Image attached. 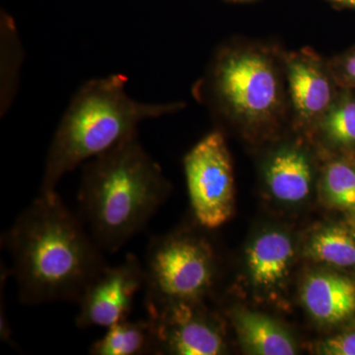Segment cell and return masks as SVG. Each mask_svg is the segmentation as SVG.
Here are the masks:
<instances>
[{"mask_svg": "<svg viewBox=\"0 0 355 355\" xmlns=\"http://www.w3.org/2000/svg\"><path fill=\"white\" fill-rule=\"evenodd\" d=\"M347 3L352 4V6H355V0H345Z\"/></svg>", "mask_w": 355, "mask_h": 355, "instance_id": "ffe728a7", "label": "cell"}, {"mask_svg": "<svg viewBox=\"0 0 355 355\" xmlns=\"http://www.w3.org/2000/svg\"><path fill=\"white\" fill-rule=\"evenodd\" d=\"M266 183L277 200L298 202L309 195L312 168L307 156L297 149L277 153L266 170Z\"/></svg>", "mask_w": 355, "mask_h": 355, "instance_id": "7c38bea8", "label": "cell"}, {"mask_svg": "<svg viewBox=\"0 0 355 355\" xmlns=\"http://www.w3.org/2000/svg\"><path fill=\"white\" fill-rule=\"evenodd\" d=\"M233 324L243 347L251 354L293 355L291 336L272 318L249 310L233 313Z\"/></svg>", "mask_w": 355, "mask_h": 355, "instance_id": "8fae6325", "label": "cell"}, {"mask_svg": "<svg viewBox=\"0 0 355 355\" xmlns=\"http://www.w3.org/2000/svg\"><path fill=\"white\" fill-rule=\"evenodd\" d=\"M308 254L322 263L349 268L355 266V239L342 228L324 229L311 240Z\"/></svg>", "mask_w": 355, "mask_h": 355, "instance_id": "9a60e30c", "label": "cell"}, {"mask_svg": "<svg viewBox=\"0 0 355 355\" xmlns=\"http://www.w3.org/2000/svg\"><path fill=\"white\" fill-rule=\"evenodd\" d=\"M123 74L92 79L72 98L51 141L41 193H57L58 182L83 163L137 135L142 121L175 113L180 103L150 104L132 99Z\"/></svg>", "mask_w": 355, "mask_h": 355, "instance_id": "3957f363", "label": "cell"}, {"mask_svg": "<svg viewBox=\"0 0 355 355\" xmlns=\"http://www.w3.org/2000/svg\"><path fill=\"white\" fill-rule=\"evenodd\" d=\"M144 268L148 315L169 306L197 302L214 279L209 245L188 235L153 237Z\"/></svg>", "mask_w": 355, "mask_h": 355, "instance_id": "5b68a950", "label": "cell"}, {"mask_svg": "<svg viewBox=\"0 0 355 355\" xmlns=\"http://www.w3.org/2000/svg\"><path fill=\"white\" fill-rule=\"evenodd\" d=\"M319 352L327 355H355V331L328 338L320 345Z\"/></svg>", "mask_w": 355, "mask_h": 355, "instance_id": "ac0fdd59", "label": "cell"}, {"mask_svg": "<svg viewBox=\"0 0 355 355\" xmlns=\"http://www.w3.org/2000/svg\"><path fill=\"white\" fill-rule=\"evenodd\" d=\"M196 303H181L149 314L156 354L217 355L225 349L220 330Z\"/></svg>", "mask_w": 355, "mask_h": 355, "instance_id": "ba28073f", "label": "cell"}, {"mask_svg": "<svg viewBox=\"0 0 355 355\" xmlns=\"http://www.w3.org/2000/svg\"><path fill=\"white\" fill-rule=\"evenodd\" d=\"M322 130L327 139L343 146H355V99L345 97L334 102L323 118Z\"/></svg>", "mask_w": 355, "mask_h": 355, "instance_id": "2e32d148", "label": "cell"}, {"mask_svg": "<svg viewBox=\"0 0 355 355\" xmlns=\"http://www.w3.org/2000/svg\"><path fill=\"white\" fill-rule=\"evenodd\" d=\"M324 189L335 207L355 210V169L347 163L335 161L326 168Z\"/></svg>", "mask_w": 355, "mask_h": 355, "instance_id": "e0dca14e", "label": "cell"}, {"mask_svg": "<svg viewBox=\"0 0 355 355\" xmlns=\"http://www.w3.org/2000/svg\"><path fill=\"white\" fill-rule=\"evenodd\" d=\"M293 258L291 239L280 232L261 235L248 252V266L256 286L272 287L286 277Z\"/></svg>", "mask_w": 355, "mask_h": 355, "instance_id": "4fadbf2b", "label": "cell"}, {"mask_svg": "<svg viewBox=\"0 0 355 355\" xmlns=\"http://www.w3.org/2000/svg\"><path fill=\"white\" fill-rule=\"evenodd\" d=\"M205 88L217 111L247 125L268 123L282 109L279 71L272 58L263 51H222L212 65Z\"/></svg>", "mask_w": 355, "mask_h": 355, "instance_id": "277c9868", "label": "cell"}, {"mask_svg": "<svg viewBox=\"0 0 355 355\" xmlns=\"http://www.w3.org/2000/svg\"><path fill=\"white\" fill-rule=\"evenodd\" d=\"M302 299L318 321L340 323L355 313V282L336 273H314L306 279Z\"/></svg>", "mask_w": 355, "mask_h": 355, "instance_id": "30bf717a", "label": "cell"}, {"mask_svg": "<svg viewBox=\"0 0 355 355\" xmlns=\"http://www.w3.org/2000/svg\"><path fill=\"white\" fill-rule=\"evenodd\" d=\"M289 93L299 120H321L334 103L331 79L313 53H295L287 62Z\"/></svg>", "mask_w": 355, "mask_h": 355, "instance_id": "9c48e42d", "label": "cell"}, {"mask_svg": "<svg viewBox=\"0 0 355 355\" xmlns=\"http://www.w3.org/2000/svg\"><path fill=\"white\" fill-rule=\"evenodd\" d=\"M191 209L200 226L223 225L234 209V175L220 132L203 137L184 160Z\"/></svg>", "mask_w": 355, "mask_h": 355, "instance_id": "8992f818", "label": "cell"}, {"mask_svg": "<svg viewBox=\"0 0 355 355\" xmlns=\"http://www.w3.org/2000/svg\"><path fill=\"white\" fill-rule=\"evenodd\" d=\"M92 355H141L156 354L155 336L150 320L128 319L107 329L91 345Z\"/></svg>", "mask_w": 355, "mask_h": 355, "instance_id": "5bb4252c", "label": "cell"}, {"mask_svg": "<svg viewBox=\"0 0 355 355\" xmlns=\"http://www.w3.org/2000/svg\"><path fill=\"white\" fill-rule=\"evenodd\" d=\"M168 191L160 166L137 135L85 163L79 205L96 243L114 253L146 228Z\"/></svg>", "mask_w": 355, "mask_h": 355, "instance_id": "7a4b0ae2", "label": "cell"}, {"mask_svg": "<svg viewBox=\"0 0 355 355\" xmlns=\"http://www.w3.org/2000/svg\"><path fill=\"white\" fill-rule=\"evenodd\" d=\"M20 300L76 302L105 266L101 248L57 193H41L4 235Z\"/></svg>", "mask_w": 355, "mask_h": 355, "instance_id": "6da1fadb", "label": "cell"}, {"mask_svg": "<svg viewBox=\"0 0 355 355\" xmlns=\"http://www.w3.org/2000/svg\"><path fill=\"white\" fill-rule=\"evenodd\" d=\"M144 265L133 254L116 266H106L86 287L76 317L81 329H108L130 318L137 292L144 288Z\"/></svg>", "mask_w": 355, "mask_h": 355, "instance_id": "52a82bcc", "label": "cell"}, {"mask_svg": "<svg viewBox=\"0 0 355 355\" xmlns=\"http://www.w3.org/2000/svg\"><path fill=\"white\" fill-rule=\"evenodd\" d=\"M340 67V74L345 83L355 86V51L343 58Z\"/></svg>", "mask_w": 355, "mask_h": 355, "instance_id": "d6986e66", "label": "cell"}]
</instances>
